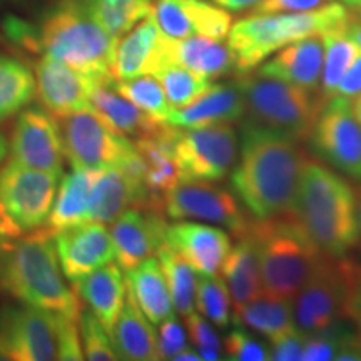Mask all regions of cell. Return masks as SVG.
<instances>
[{
  "mask_svg": "<svg viewBox=\"0 0 361 361\" xmlns=\"http://www.w3.org/2000/svg\"><path fill=\"white\" fill-rule=\"evenodd\" d=\"M112 80H99L89 97L90 109L96 112L104 123L133 141L154 134L164 128L166 123H159L147 112L139 109L135 104L121 96L112 87Z\"/></svg>",
  "mask_w": 361,
  "mask_h": 361,
  "instance_id": "27",
  "label": "cell"
},
{
  "mask_svg": "<svg viewBox=\"0 0 361 361\" xmlns=\"http://www.w3.org/2000/svg\"><path fill=\"white\" fill-rule=\"evenodd\" d=\"M11 159L27 168L62 174L64 149L57 121L42 107H24L13 121L8 137Z\"/></svg>",
  "mask_w": 361,
  "mask_h": 361,
  "instance_id": "15",
  "label": "cell"
},
{
  "mask_svg": "<svg viewBox=\"0 0 361 361\" xmlns=\"http://www.w3.org/2000/svg\"><path fill=\"white\" fill-rule=\"evenodd\" d=\"M346 32H348L350 37L353 39L355 42L361 47V22L353 19V16H351L350 24H348V27H346Z\"/></svg>",
  "mask_w": 361,
  "mask_h": 361,
  "instance_id": "51",
  "label": "cell"
},
{
  "mask_svg": "<svg viewBox=\"0 0 361 361\" xmlns=\"http://www.w3.org/2000/svg\"><path fill=\"white\" fill-rule=\"evenodd\" d=\"M97 169H75L64 174L59 180V188L54 200L51 214L45 221L42 229L49 234L66 231L75 226L90 221V191Z\"/></svg>",
  "mask_w": 361,
  "mask_h": 361,
  "instance_id": "29",
  "label": "cell"
},
{
  "mask_svg": "<svg viewBox=\"0 0 361 361\" xmlns=\"http://www.w3.org/2000/svg\"><path fill=\"white\" fill-rule=\"evenodd\" d=\"M176 361H201V356L197 351H192L191 348L180 351V353L174 358Z\"/></svg>",
  "mask_w": 361,
  "mask_h": 361,
  "instance_id": "52",
  "label": "cell"
},
{
  "mask_svg": "<svg viewBox=\"0 0 361 361\" xmlns=\"http://www.w3.org/2000/svg\"><path fill=\"white\" fill-rule=\"evenodd\" d=\"M361 286V268L355 261L326 256L314 276L295 296V324L303 335L322 331L329 324L350 319L353 300Z\"/></svg>",
  "mask_w": 361,
  "mask_h": 361,
  "instance_id": "8",
  "label": "cell"
},
{
  "mask_svg": "<svg viewBox=\"0 0 361 361\" xmlns=\"http://www.w3.org/2000/svg\"><path fill=\"white\" fill-rule=\"evenodd\" d=\"M61 316L34 306H7L0 313V360L59 358Z\"/></svg>",
  "mask_w": 361,
  "mask_h": 361,
  "instance_id": "12",
  "label": "cell"
},
{
  "mask_svg": "<svg viewBox=\"0 0 361 361\" xmlns=\"http://www.w3.org/2000/svg\"><path fill=\"white\" fill-rule=\"evenodd\" d=\"M34 97V71L24 59L0 52V126L19 114Z\"/></svg>",
  "mask_w": 361,
  "mask_h": 361,
  "instance_id": "34",
  "label": "cell"
},
{
  "mask_svg": "<svg viewBox=\"0 0 361 361\" xmlns=\"http://www.w3.org/2000/svg\"><path fill=\"white\" fill-rule=\"evenodd\" d=\"M226 358L234 361H266L271 360L269 350L263 343L252 338L245 328H234L224 340Z\"/></svg>",
  "mask_w": 361,
  "mask_h": 361,
  "instance_id": "43",
  "label": "cell"
},
{
  "mask_svg": "<svg viewBox=\"0 0 361 361\" xmlns=\"http://www.w3.org/2000/svg\"><path fill=\"white\" fill-rule=\"evenodd\" d=\"M238 326H247L261 333L269 341L278 340L296 328L293 301L269 295L256 296L250 303L233 313Z\"/></svg>",
  "mask_w": 361,
  "mask_h": 361,
  "instance_id": "33",
  "label": "cell"
},
{
  "mask_svg": "<svg viewBox=\"0 0 361 361\" xmlns=\"http://www.w3.org/2000/svg\"><path fill=\"white\" fill-rule=\"evenodd\" d=\"M117 264L128 271L154 256L166 243L164 213L149 207H129L111 223Z\"/></svg>",
  "mask_w": 361,
  "mask_h": 361,
  "instance_id": "17",
  "label": "cell"
},
{
  "mask_svg": "<svg viewBox=\"0 0 361 361\" xmlns=\"http://www.w3.org/2000/svg\"><path fill=\"white\" fill-rule=\"evenodd\" d=\"M37 6V0H0V8H12V11H32Z\"/></svg>",
  "mask_w": 361,
  "mask_h": 361,
  "instance_id": "50",
  "label": "cell"
},
{
  "mask_svg": "<svg viewBox=\"0 0 361 361\" xmlns=\"http://www.w3.org/2000/svg\"><path fill=\"white\" fill-rule=\"evenodd\" d=\"M56 251L62 273L71 283L116 259L111 233L102 223L89 221L56 234Z\"/></svg>",
  "mask_w": 361,
  "mask_h": 361,
  "instance_id": "19",
  "label": "cell"
},
{
  "mask_svg": "<svg viewBox=\"0 0 361 361\" xmlns=\"http://www.w3.org/2000/svg\"><path fill=\"white\" fill-rule=\"evenodd\" d=\"M80 345H82L84 360L90 361H114L117 353L112 345L111 333L102 326L97 316L89 308L82 306L78 318Z\"/></svg>",
  "mask_w": 361,
  "mask_h": 361,
  "instance_id": "41",
  "label": "cell"
},
{
  "mask_svg": "<svg viewBox=\"0 0 361 361\" xmlns=\"http://www.w3.org/2000/svg\"><path fill=\"white\" fill-rule=\"evenodd\" d=\"M7 152H8V139H7L6 133H2V130H0V164L6 161Z\"/></svg>",
  "mask_w": 361,
  "mask_h": 361,
  "instance_id": "53",
  "label": "cell"
},
{
  "mask_svg": "<svg viewBox=\"0 0 361 361\" xmlns=\"http://www.w3.org/2000/svg\"><path fill=\"white\" fill-rule=\"evenodd\" d=\"M62 174L0 164V236L6 241L37 231L51 214Z\"/></svg>",
  "mask_w": 361,
  "mask_h": 361,
  "instance_id": "9",
  "label": "cell"
},
{
  "mask_svg": "<svg viewBox=\"0 0 361 361\" xmlns=\"http://www.w3.org/2000/svg\"><path fill=\"white\" fill-rule=\"evenodd\" d=\"M236 85L245 101L241 121L296 142L308 141L326 104L318 92L263 75L258 71L238 74Z\"/></svg>",
  "mask_w": 361,
  "mask_h": 361,
  "instance_id": "7",
  "label": "cell"
},
{
  "mask_svg": "<svg viewBox=\"0 0 361 361\" xmlns=\"http://www.w3.org/2000/svg\"><path fill=\"white\" fill-rule=\"evenodd\" d=\"M245 116V101L234 84H211L204 94L186 107L173 109L168 124L176 128H200L209 124L239 123Z\"/></svg>",
  "mask_w": 361,
  "mask_h": 361,
  "instance_id": "26",
  "label": "cell"
},
{
  "mask_svg": "<svg viewBox=\"0 0 361 361\" xmlns=\"http://www.w3.org/2000/svg\"><path fill=\"white\" fill-rule=\"evenodd\" d=\"M6 243H7V241H6V239H4L2 236H0V247H2L4 245H6Z\"/></svg>",
  "mask_w": 361,
  "mask_h": 361,
  "instance_id": "58",
  "label": "cell"
},
{
  "mask_svg": "<svg viewBox=\"0 0 361 361\" xmlns=\"http://www.w3.org/2000/svg\"><path fill=\"white\" fill-rule=\"evenodd\" d=\"M166 245L186 259L200 276H216L231 250V238L224 229L184 219L168 226Z\"/></svg>",
  "mask_w": 361,
  "mask_h": 361,
  "instance_id": "20",
  "label": "cell"
},
{
  "mask_svg": "<svg viewBox=\"0 0 361 361\" xmlns=\"http://www.w3.org/2000/svg\"><path fill=\"white\" fill-rule=\"evenodd\" d=\"M196 306L207 322L226 329L233 322L231 295L224 279L218 276L197 278Z\"/></svg>",
  "mask_w": 361,
  "mask_h": 361,
  "instance_id": "40",
  "label": "cell"
},
{
  "mask_svg": "<svg viewBox=\"0 0 361 361\" xmlns=\"http://www.w3.org/2000/svg\"><path fill=\"white\" fill-rule=\"evenodd\" d=\"M128 291L133 295L144 316L152 324H161L164 319L174 316V305L168 279L157 259V256L144 259L134 268L126 271Z\"/></svg>",
  "mask_w": 361,
  "mask_h": 361,
  "instance_id": "31",
  "label": "cell"
},
{
  "mask_svg": "<svg viewBox=\"0 0 361 361\" xmlns=\"http://www.w3.org/2000/svg\"><path fill=\"white\" fill-rule=\"evenodd\" d=\"M111 340L119 360L156 361L157 333L128 291L119 318L111 329Z\"/></svg>",
  "mask_w": 361,
  "mask_h": 361,
  "instance_id": "30",
  "label": "cell"
},
{
  "mask_svg": "<svg viewBox=\"0 0 361 361\" xmlns=\"http://www.w3.org/2000/svg\"><path fill=\"white\" fill-rule=\"evenodd\" d=\"M346 27L322 35L324 44V61L318 94L324 102L333 97L341 78L348 71L351 62L355 61L361 49L346 32Z\"/></svg>",
  "mask_w": 361,
  "mask_h": 361,
  "instance_id": "36",
  "label": "cell"
},
{
  "mask_svg": "<svg viewBox=\"0 0 361 361\" xmlns=\"http://www.w3.org/2000/svg\"><path fill=\"white\" fill-rule=\"evenodd\" d=\"M54 117L64 157L72 168L102 169L121 166L135 152L134 142L111 129L90 107Z\"/></svg>",
  "mask_w": 361,
  "mask_h": 361,
  "instance_id": "10",
  "label": "cell"
},
{
  "mask_svg": "<svg viewBox=\"0 0 361 361\" xmlns=\"http://www.w3.org/2000/svg\"><path fill=\"white\" fill-rule=\"evenodd\" d=\"M241 123V154L231 186L255 219L286 214L295 201L308 156L300 142Z\"/></svg>",
  "mask_w": 361,
  "mask_h": 361,
  "instance_id": "1",
  "label": "cell"
},
{
  "mask_svg": "<svg viewBox=\"0 0 361 361\" xmlns=\"http://www.w3.org/2000/svg\"><path fill=\"white\" fill-rule=\"evenodd\" d=\"M72 288L79 300L84 301L85 308L92 311L102 326L111 333L128 295V283L121 266L114 263L102 266L72 283Z\"/></svg>",
  "mask_w": 361,
  "mask_h": 361,
  "instance_id": "28",
  "label": "cell"
},
{
  "mask_svg": "<svg viewBox=\"0 0 361 361\" xmlns=\"http://www.w3.org/2000/svg\"><path fill=\"white\" fill-rule=\"evenodd\" d=\"M241 234L258 247L263 293L274 298L293 300L326 258L288 214L252 218Z\"/></svg>",
  "mask_w": 361,
  "mask_h": 361,
  "instance_id": "6",
  "label": "cell"
},
{
  "mask_svg": "<svg viewBox=\"0 0 361 361\" xmlns=\"http://www.w3.org/2000/svg\"><path fill=\"white\" fill-rule=\"evenodd\" d=\"M350 12H351V16H353V19L361 22V6H358V7H351Z\"/></svg>",
  "mask_w": 361,
  "mask_h": 361,
  "instance_id": "56",
  "label": "cell"
},
{
  "mask_svg": "<svg viewBox=\"0 0 361 361\" xmlns=\"http://www.w3.org/2000/svg\"><path fill=\"white\" fill-rule=\"evenodd\" d=\"M350 107H351V112H353L355 119L361 124V94L350 102Z\"/></svg>",
  "mask_w": 361,
  "mask_h": 361,
  "instance_id": "54",
  "label": "cell"
},
{
  "mask_svg": "<svg viewBox=\"0 0 361 361\" xmlns=\"http://www.w3.org/2000/svg\"><path fill=\"white\" fill-rule=\"evenodd\" d=\"M276 56L259 66L258 72L269 78L281 79L311 92H318L322 79L324 44L322 35H310L284 45Z\"/></svg>",
  "mask_w": 361,
  "mask_h": 361,
  "instance_id": "24",
  "label": "cell"
},
{
  "mask_svg": "<svg viewBox=\"0 0 361 361\" xmlns=\"http://www.w3.org/2000/svg\"><path fill=\"white\" fill-rule=\"evenodd\" d=\"M176 128L166 124L151 135L130 139L142 162V180L146 191L157 207L164 211V196L180 179L174 156Z\"/></svg>",
  "mask_w": 361,
  "mask_h": 361,
  "instance_id": "23",
  "label": "cell"
},
{
  "mask_svg": "<svg viewBox=\"0 0 361 361\" xmlns=\"http://www.w3.org/2000/svg\"><path fill=\"white\" fill-rule=\"evenodd\" d=\"M361 94V49L358 56L355 57V61L351 62L348 71L345 72L340 84L333 94V97H340L343 101L351 102L356 96Z\"/></svg>",
  "mask_w": 361,
  "mask_h": 361,
  "instance_id": "48",
  "label": "cell"
},
{
  "mask_svg": "<svg viewBox=\"0 0 361 361\" xmlns=\"http://www.w3.org/2000/svg\"><path fill=\"white\" fill-rule=\"evenodd\" d=\"M211 2L226 8L228 12H241L255 7L259 0H211Z\"/></svg>",
  "mask_w": 361,
  "mask_h": 361,
  "instance_id": "49",
  "label": "cell"
},
{
  "mask_svg": "<svg viewBox=\"0 0 361 361\" xmlns=\"http://www.w3.org/2000/svg\"><path fill=\"white\" fill-rule=\"evenodd\" d=\"M0 288L22 305L66 318L78 319L82 308L59 264L54 236L42 228L0 247Z\"/></svg>",
  "mask_w": 361,
  "mask_h": 361,
  "instance_id": "3",
  "label": "cell"
},
{
  "mask_svg": "<svg viewBox=\"0 0 361 361\" xmlns=\"http://www.w3.org/2000/svg\"><path fill=\"white\" fill-rule=\"evenodd\" d=\"M164 34L147 16L139 24H135L129 32L117 39L114 64H112V79L128 80L139 75L154 74L164 62Z\"/></svg>",
  "mask_w": 361,
  "mask_h": 361,
  "instance_id": "22",
  "label": "cell"
},
{
  "mask_svg": "<svg viewBox=\"0 0 361 361\" xmlns=\"http://www.w3.org/2000/svg\"><path fill=\"white\" fill-rule=\"evenodd\" d=\"M129 207H149L162 211L151 201L142 183L121 166L97 169L90 191V221L112 223ZM164 213V211H162Z\"/></svg>",
  "mask_w": 361,
  "mask_h": 361,
  "instance_id": "21",
  "label": "cell"
},
{
  "mask_svg": "<svg viewBox=\"0 0 361 361\" xmlns=\"http://www.w3.org/2000/svg\"><path fill=\"white\" fill-rule=\"evenodd\" d=\"M164 213L171 219H196L223 226L234 238L250 223L236 197L213 180L179 179L164 196Z\"/></svg>",
  "mask_w": 361,
  "mask_h": 361,
  "instance_id": "14",
  "label": "cell"
},
{
  "mask_svg": "<svg viewBox=\"0 0 361 361\" xmlns=\"http://www.w3.org/2000/svg\"><path fill=\"white\" fill-rule=\"evenodd\" d=\"M57 360H71V361L84 360L78 319L61 316V323H59V358Z\"/></svg>",
  "mask_w": 361,
  "mask_h": 361,
  "instance_id": "45",
  "label": "cell"
},
{
  "mask_svg": "<svg viewBox=\"0 0 361 361\" xmlns=\"http://www.w3.org/2000/svg\"><path fill=\"white\" fill-rule=\"evenodd\" d=\"M84 11L106 32L119 39L147 16L152 0H79Z\"/></svg>",
  "mask_w": 361,
  "mask_h": 361,
  "instance_id": "35",
  "label": "cell"
},
{
  "mask_svg": "<svg viewBox=\"0 0 361 361\" xmlns=\"http://www.w3.org/2000/svg\"><path fill=\"white\" fill-rule=\"evenodd\" d=\"M151 17L169 39L224 40L233 25L231 13L211 0H154Z\"/></svg>",
  "mask_w": 361,
  "mask_h": 361,
  "instance_id": "16",
  "label": "cell"
},
{
  "mask_svg": "<svg viewBox=\"0 0 361 361\" xmlns=\"http://www.w3.org/2000/svg\"><path fill=\"white\" fill-rule=\"evenodd\" d=\"M186 319V328L191 338L192 345L197 348L201 360L206 361H216L223 358V343H221L219 336L216 335L214 329L211 324L206 322L204 316L192 313L184 316Z\"/></svg>",
  "mask_w": 361,
  "mask_h": 361,
  "instance_id": "42",
  "label": "cell"
},
{
  "mask_svg": "<svg viewBox=\"0 0 361 361\" xmlns=\"http://www.w3.org/2000/svg\"><path fill=\"white\" fill-rule=\"evenodd\" d=\"M329 0H259L251 13H283V12H306L328 4Z\"/></svg>",
  "mask_w": 361,
  "mask_h": 361,
  "instance_id": "47",
  "label": "cell"
},
{
  "mask_svg": "<svg viewBox=\"0 0 361 361\" xmlns=\"http://www.w3.org/2000/svg\"><path fill=\"white\" fill-rule=\"evenodd\" d=\"M355 194H356V221H358V233L361 238V186Z\"/></svg>",
  "mask_w": 361,
  "mask_h": 361,
  "instance_id": "55",
  "label": "cell"
},
{
  "mask_svg": "<svg viewBox=\"0 0 361 361\" xmlns=\"http://www.w3.org/2000/svg\"><path fill=\"white\" fill-rule=\"evenodd\" d=\"M306 335L295 328L293 331L286 333V335L279 336L278 340L271 341V360L276 361H296L301 360L303 355Z\"/></svg>",
  "mask_w": 361,
  "mask_h": 361,
  "instance_id": "46",
  "label": "cell"
},
{
  "mask_svg": "<svg viewBox=\"0 0 361 361\" xmlns=\"http://www.w3.org/2000/svg\"><path fill=\"white\" fill-rule=\"evenodd\" d=\"M164 61H171L196 72L206 79H218L236 72L234 54L223 40L209 37L169 39L164 35L162 44Z\"/></svg>",
  "mask_w": 361,
  "mask_h": 361,
  "instance_id": "25",
  "label": "cell"
},
{
  "mask_svg": "<svg viewBox=\"0 0 361 361\" xmlns=\"http://www.w3.org/2000/svg\"><path fill=\"white\" fill-rule=\"evenodd\" d=\"M174 156L180 179H224L238 157L236 129L229 123L176 128Z\"/></svg>",
  "mask_w": 361,
  "mask_h": 361,
  "instance_id": "11",
  "label": "cell"
},
{
  "mask_svg": "<svg viewBox=\"0 0 361 361\" xmlns=\"http://www.w3.org/2000/svg\"><path fill=\"white\" fill-rule=\"evenodd\" d=\"M286 214L323 255L331 258L348 255L360 239L353 188L318 161H306Z\"/></svg>",
  "mask_w": 361,
  "mask_h": 361,
  "instance_id": "2",
  "label": "cell"
},
{
  "mask_svg": "<svg viewBox=\"0 0 361 361\" xmlns=\"http://www.w3.org/2000/svg\"><path fill=\"white\" fill-rule=\"evenodd\" d=\"M351 12L341 2H328L306 12L251 13L238 20L228 34L236 74L255 71L266 59L310 35H323L350 24Z\"/></svg>",
  "mask_w": 361,
  "mask_h": 361,
  "instance_id": "4",
  "label": "cell"
},
{
  "mask_svg": "<svg viewBox=\"0 0 361 361\" xmlns=\"http://www.w3.org/2000/svg\"><path fill=\"white\" fill-rule=\"evenodd\" d=\"M308 141L314 154L329 168L361 180V124L348 101L328 99Z\"/></svg>",
  "mask_w": 361,
  "mask_h": 361,
  "instance_id": "13",
  "label": "cell"
},
{
  "mask_svg": "<svg viewBox=\"0 0 361 361\" xmlns=\"http://www.w3.org/2000/svg\"><path fill=\"white\" fill-rule=\"evenodd\" d=\"M186 331L178 318L171 316L161 323L159 333H157V355L159 360H174L180 351L188 350Z\"/></svg>",
  "mask_w": 361,
  "mask_h": 361,
  "instance_id": "44",
  "label": "cell"
},
{
  "mask_svg": "<svg viewBox=\"0 0 361 361\" xmlns=\"http://www.w3.org/2000/svg\"><path fill=\"white\" fill-rule=\"evenodd\" d=\"M152 75L159 80L173 109L186 107L188 104L196 101L201 94H204L211 85L209 79L171 61L162 62L159 69Z\"/></svg>",
  "mask_w": 361,
  "mask_h": 361,
  "instance_id": "38",
  "label": "cell"
},
{
  "mask_svg": "<svg viewBox=\"0 0 361 361\" xmlns=\"http://www.w3.org/2000/svg\"><path fill=\"white\" fill-rule=\"evenodd\" d=\"M338 2L345 4V6H348V7H358V6H361V0H338Z\"/></svg>",
  "mask_w": 361,
  "mask_h": 361,
  "instance_id": "57",
  "label": "cell"
},
{
  "mask_svg": "<svg viewBox=\"0 0 361 361\" xmlns=\"http://www.w3.org/2000/svg\"><path fill=\"white\" fill-rule=\"evenodd\" d=\"M157 259L168 279V286L173 298L174 308L183 316L191 314L196 306V291H197V276L192 266L183 259L173 247L162 245L156 252Z\"/></svg>",
  "mask_w": 361,
  "mask_h": 361,
  "instance_id": "37",
  "label": "cell"
},
{
  "mask_svg": "<svg viewBox=\"0 0 361 361\" xmlns=\"http://www.w3.org/2000/svg\"><path fill=\"white\" fill-rule=\"evenodd\" d=\"M236 239L221 268L234 305L233 313L263 293L258 247L247 234H239Z\"/></svg>",
  "mask_w": 361,
  "mask_h": 361,
  "instance_id": "32",
  "label": "cell"
},
{
  "mask_svg": "<svg viewBox=\"0 0 361 361\" xmlns=\"http://www.w3.org/2000/svg\"><path fill=\"white\" fill-rule=\"evenodd\" d=\"M112 87L128 101L135 104L139 109L154 117L156 121L168 124L173 107L168 102V97H166L159 80L152 74L139 75V78L128 80H112Z\"/></svg>",
  "mask_w": 361,
  "mask_h": 361,
  "instance_id": "39",
  "label": "cell"
},
{
  "mask_svg": "<svg viewBox=\"0 0 361 361\" xmlns=\"http://www.w3.org/2000/svg\"><path fill=\"white\" fill-rule=\"evenodd\" d=\"M32 66L35 94L45 111L51 112L52 116H62L90 107V92L101 79L90 78L84 72L72 69L64 62H59L44 54L34 59Z\"/></svg>",
  "mask_w": 361,
  "mask_h": 361,
  "instance_id": "18",
  "label": "cell"
},
{
  "mask_svg": "<svg viewBox=\"0 0 361 361\" xmlns=\"http://www.w3.org/2000/svg\"><path fill=\"white\" fill-rule=\"evenodd\" d=\"M35 27L40 54L90 78L112 79L117 37L106 32L79 0H54Z\"/></svg>",
  "mask_w": 361,
  "mask_h": 361,
  "instance_id": "5",
  "label": "cell"
}]
</instances>
